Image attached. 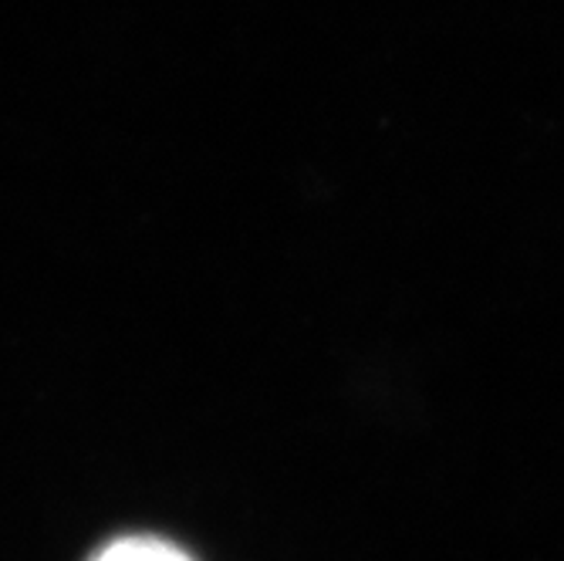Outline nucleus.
Segmentation results:
<instances>
[{
	"mask_svg": "<svg viewBox=\"0 0 564 561\" xmlns=\"http://www.w3.org/2000/svg\"><path fill=\"white\" fill-rule=\"evenodd\" d=\"M95 561H189V558L173 544L149 541V538H132V541H119V544L106 548Z\"/></svg>",
	"mask_w": 564,
	"mask_h": 561,
	"instance_id": "nucleus-1",
	"label": "nucleus"
}]
</instances>
